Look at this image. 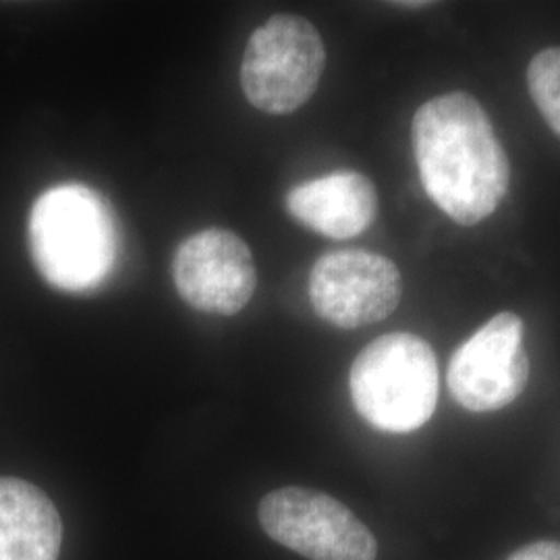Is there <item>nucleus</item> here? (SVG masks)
Listing matches in <instances>:
<instances>
[{
  "mask_svg": "<svg viewBox=\"0 0 560 560\" xmlns=\"http://www.w3.org/2000/svg\"><path fill=\"white\" fill-rule=\"evenodd\" d=\"M425 194L446 217L471 226L497 212L511 164L483 106L465 92L421 104L411 125Z\"/></svg>",
  "mask_w": 560,
  "mask_h": 560,
  "instance_id": "f257e3e1",
  "label": "nucleus"
},
{
  "mask_svg": "<svg viewBox=\"0 0 560 560\" xmlns=\"http://www.w3.org/2000/svg\"><path fill=\"white\" fill-rule=\"evenodd\" d=\"M27 233L42 277L67 293L101 287L119 254V231L108 201L81 183L42 194Z\"/></svg>",
  "mask_w": 560,
  "mask_h": 560,
  "instance_id": "f03ea898",
  "label": "nucleus"
},
{
  "mask_svg": "<svg viewBox=\"0 0 560 560\" xmlns=\"http://www.w3.org/2000/svg\"><path fill=\"white\" fill-rule=\"evenodd\" d=\"M351 399L376 430L407 434L434 416L439 361L418 335L390 332L372 340L351 365Z\"/></svg>",
  "mask_w": 560,
  "mask_h": 560,
  "instance_id": "7ed1b4c3",
  "label": "nucleus"
},
{
  "mask_svg": "<svg viewBox=\"0 0 560 560\" xmlns=\"http://www.w3.org/2000/svg\"><path fill=\"white\" fill-rule=\"evenodd\" d=\"M324 67L326 48L316 25L293 13H279L247 42L241 88L261 113L291 115L314 96Z\"/></svg>",
  "mask_w": 560,
  "mask_h": 560,
  "instance_id": "20e7f679",
  "label": "nucleus"
},
{
  "mask_svg": "<svg viewBox=\"0 0 560 560\" xmlns=\"http://www.w3.org/2000/svg\"><path fill=\"white\" fill-rule=\"evenodd\" d=\"M261 529L310 560H376L372 532L342 502L310 488H280L258 509Z\"/></svg>",
  "mask_w": 560,
  "mask_h": 560,
  "instance_id": "39448f33",
  "label": "nucleus"
},
{
  "mask_svg": "<svg viewBox=\"0 0 560 560\" xmlns=\"http://www.w3.org/2000/svg\"><path fill=\"white\" fill-rule=\"evenodd\" d=\"M446 382L453 399L474 413L499 411L517 399L529 382L520 316L502 312L465 340L448 363Z\"/></svg>",
  "mask_w": 560,
  "mask_h": 560,
  "instance_id": "423d86ee",
  "label": "nucleus"
},
{
  "mask_svg": "<svg viewBox=\"0 0 560 560\" xmlns=\"http://www.w3.org/2000/svg\"><path fill=\"white\" fill-rule=\"evenodd\" d=\"M400 295L399 268L365 249L324 254L310 275V301L316 314L339 328H360L388 318Z\"/></svg>",
  "mask_w": 560,
  "mask_h": 560,
  "instance_id": "0eeeda50",
  "label": "nucleus"
},
{
  "mask_svg": "<svg viewBox=\"0 0 560 560\" xmlns=\"http://www.w3.org/2000/svg\"><path fill=\"white\" fill-rule=\"evenodd\" d=\"M173 280L180 300L198 312L233 316L254 298L258 275L245 241L224 229H206L177 247Z\"/></svg>",
  "mask_w": 560,
  "mask_h": 560,
  "instance_id": "6e6552de",
  "label": "nucleus"
},
{
  "mask_svg": "<svg viewBox=\"0 0 560 560\" xmlns=\"http://www.w3.org/2000/svg\"><path fill=\"white\" fill-rule=\"evenodd\" d=\"M287 212L324 237L351 240L376 221L378 194L365 175L337 171L293 187Z\"/></svg>",
  "mask_w": 560,
  "mask_h": 560,
  "instance_id": "1a4fd4ad",
  "label": "nucleus"
},
{
  "mask_svg": "<svg viewBox=\"0 0 560 560\" xmlns=\"http://www.w3.org/2000/svg\"><path fill=\"white\" fill-rule=\"evenodd\" d=\"M62 521L38 486L0 478V560H59Z\"/></svg>",
  "mask_w": 560,
  "mask_h": 560,
  "instance_id": "9d476101",
  "label": "nucleus"
},
{
  "mask_svg": "<svg viewBox=\"0 0 560 560\" xmlns=\"http://www.w3.org/2000/svg\"><path fill=\"white\" fill-rule=\"evenodd\" d=\"M529 96L560 138V46L538 52L527 67Z\"/></svg>",
  "mask_w": 560,
  "mask_h": 560,
  "instance_id": "9b49d317",
  "label": "nucleus"
},
{
  "mask_svg": "<svg viewBox=\"0 0 560 560\" xmlns=\"http://www.w3.org/2000/svg\"><path fill=\"white\" fill-rule=\"evenodd\" d=\"M506 560H560V541L541 540L527 544Z\"/></svg>",
  "mask_w": 560,
  "mask_h": 560,
  "instance_id": "f8f14e48",
  "label": "nucleus"
},
{
  "mask_svg": "<svg viewBox=\"0 0 560 560\" xmlns=\"http://www.w3.org/2000/svg\"><path fill=\"white\" fill-rule=\"evenodd\" d=\"M397 7H407V9H416V7H430V2H397Z\"/></svg>",
  "mask_w": 560,
  "mask_h": 560,
  "instance_id": "ddd939ff",
  "label": "nucleus"
}]
</instances>
